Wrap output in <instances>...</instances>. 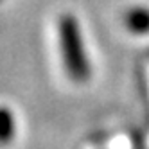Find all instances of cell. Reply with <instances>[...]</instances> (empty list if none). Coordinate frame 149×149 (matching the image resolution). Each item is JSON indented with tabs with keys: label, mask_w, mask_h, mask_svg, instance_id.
<instances>
[{
	"label": "cell",
	"mask_w": 149,
	"mask_h": 149,
	"mask_svg": "<svg viewBox=\"0 0 149 149\" xmlns=\"http://www.w3.org/2000/svg\"><path fill=\"white\" fill-rule=\"evenodd\" d=\"M124 25L135 34L149 33V9L147 7H131L124 15Z\"/></svg>",
	"instance_id": "cell-2"
},
{
	"label": "cell",
	"mask_w": 149,
	"mask_h": 149,
	"mask_svg": "<svg viewBox=\"0 0 149 149\" xmlns=\"http://www.w3.org/2000/svg\"><path fill=\"white\" fill-rule=\"evenodd\" d=\"M16 135V119L7 106H0V146L13 142Z\"/></svg>",
	"instance_id": "cell-3"
},
{
	"label": "cell",
	"mask_w": 149,
	"mask_h": 149,
	"mask_svg": "<svg viewBox=\"0 0 149 149\" xmlns=\"http://www.w3.org/2000/svg\"><path fill=\"white\" fill-rule=\"evenodd\" d=\"M59 47L63 65L68 77L76 83H84L92 76V65L86 54V47L83 43L81 29L76 16L63 15L59 18Z\"/></svg>",
	"instance_id": "cell-1"
}]
</instances>
